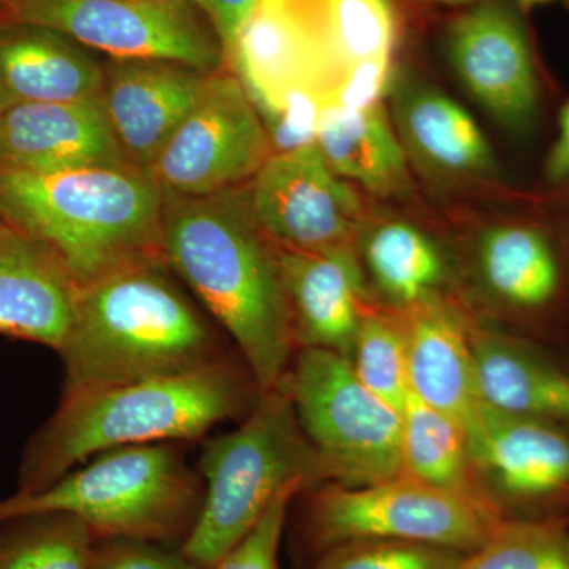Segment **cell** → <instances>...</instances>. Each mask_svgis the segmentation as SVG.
Masks as SVG:
<instances>
[{
  "mask_svg": "<svg viewBox=\"0 0 569 569\" xmlns=\"http://www.w3.org/2000/svg\"><path fill=\"white\" fill-rule=\"evenodd\" d=\"M395 37L389 0H260L230 61L266 129L302 137L343 92L388 81Z\"/></svg>",
  "mask_w": 569,
  "mask_h": 569,
  "instance_id": "obj_1",
  "label": "cell"
},
{
  "mask_svg": "<svg viewBox=\"0 0 569 569\" xmlns=\"http://www.w3.org/2000/svg\"><path fill=\"white\" fill-rule=\"evenodd\" d=\"M162 250L204 312L238 348L261 395L296 353L279 249L261 230L249 190L164 197Z\"/></svg>",
  "mask_w": 569,
  "mask_h": 569,
  "instance_id": "obj_2",
  "label": "cell"
},
{
  "mask_svg": "<svg viewBox=\"0 0 569 569\" xmlns=\"http://www.w3.org/2000/svg\"><path fill=\"white\" fill-rule=\"evenodd\" d=\"M222 329L173 280L167 261L130 266L78 291L56 353L62 395L186 376L234 356Z\"/></svg>",
  "mask_w": 569,
  "mask_h": 569,
  "instance_id": "obj_3",
  "label": "cell"
},
{
  "mask_svg": "<svg viewBox=\"0 0 569 569\" xmlns=\"http://www.w3.org/2000/svg\"><path fill=\"white\" fill-rule=\"evenodd\" d=\"M260 397L239 355L186 376L62 395L22 451L18 493L39 492L110 449L198 440L244 419Z\"/></svg>",
  "mask_w": 569,
  "mask_h": 569,
  "instance_id": "obj_4",
  "label": "cell"
},
{
  "mask_svg": "<svg viewBox=\"0 0 569 569\" xmlns=\"http://www.w3.org/2000/svg\"><path fill=\"white\" fill-rule=\"evenodd\" d=\"M164 194L138 167L0 173V213L56 254L78 287L164 261Z\"/></svg>",
  "mask_w": 569,
  "mask_h": 569,
  "instance_id": "obj_5",
  "label": "cell"
},
{
  "mask_svg": "<svg viewBox=\"0 0 569 569\" xmlns=\"http://www.w3.org/2000/svg\"><path fill=\"white\" fill-rule=\"evenodd\" d=\"M198 475L203 503L181 552L203 569H211L253 529L280 490L332 481L299 425L283 380L261 395L238 429L204 445Z\"/></svg>",
  "mask_w": 569,
  "mask_h": 569,
  "instance_id": "obj_6",
  "label": "cell"
},
{
  "mask_svg": "<svg viewBox=\"0 0 569 569\" xmlns=\"http://www.w3.org/2000/svg\"><path fill=\"white\" fill-rule=\"evenodd\" d=\"M203 493V481L187 466L181 443L138 445L100 452L39 492L3 498L0 523L24 516L69 515L97 538L167 545L189 537Z\"/></svg>",
  "mask_w": 569,
  "mask_h": 569,
  "instance_id": "obj_7",
  "label": "cell"
},
{
  "mask_svg": "<svg viewBox=\"0 0 569 569\" xmlns=\"http://www.w3.org/2000/svg\"><path fill=\"white\" fill-rule=\"evenodd\" d=\"M299 526L318 557L358 539H403L477 552L498 526L492 512L468 498L406 473L367 486L328 481L302 490Z\"/></svg>",
  "mask_w": 569,
  "mask_h": 569,
  "instance_id": "obj_8",
  "label": "cell"
},
{
  "mask_svg": "<svg viewBox=\"0 0 569 569\" xmlns=\"http://www.w3.org/2000/svg\"><path fill=\"white\" fill-rule=\"evenodd\" d=\"M283 383L332 481L367 486L403 473L402 417L359 381L346 356L301 348Z\"/></svg>",
  "mask_w": 569,
  "mask_h": 569,
  "instance_id": "obj_9",
  "label": "cell"
},
{
  "mask_svg": "<svg viewBox=\"0 0 569 569\" xmlns=\"http://www.w3.org/2000/svg\"><path fill=\"white\" fill-rule=\"evenodd\" d=\"M0 21L54 29L110 59H159L206 73L227 62L193 0H0Z\"/></svg>",
  "mask_w": 569,
  "mask_h": 569,
  "instance_id": "obj_10",
  "label": "cell"
},
{
  "mask_svg": "<svg viewBox=\"0 0 569 569\" xmlns=\"http://www.w3.org/2000/svg\"><path fill=\"white\" fill-rule=\"evenodd\" d=\"M272 153L244 84L238 74L220 70L146 171L164 197H209L252 181Z\"/></svg>",
  "mask_w": 569,
  "mask_h": 569,
  "instance_id": "obj_11",
  "label": "cell"
},
{
  "mask_svg": "<svg viewBox=\"0 0 569 569\" xmlns=\"http://www.w3.org/2000/svg\"><path fill=\"white\" fill-rule=\"evenodd\" d=\"M479 496L500 520L569 522V430L481 406L466 427Z\"/></svg>",
  "mask_w": 569,
  "mask_h": 569,
  "instance_id": "obj_12",
  "label": "cell"
},
{
  "mask_svg": "<svg viewBox=\"0 0 569 569\" xmlns=\"http://www.w3.org/2000/svg\"><path fill=\"white\" fill-rule=\"evenodd\" d=\"M249 198L261 230L280 249L353 244L361 201L316 142L272 153L249 182Z\"/></svg>",
  "mask_w": 569,
  "mask_h": 569,
  "instance_id": "obj_13",
  "label": "cell"
},
{
  "mask_svg": "<svg viewBox=\"0 0 569 569\" xmlns=\"http://www.w3.org/2000/svg\"><path fill=\"white\" fill-rule=\"evenodd\" d=\"M475 274L490 306L511 325L508 329L569 346V261L542 228H486L475 247Z\"/></svg>",
  "mask_w": 569,
  "mask_h": 569,
  "instance_id": "obj_14",
  "label": "cell"
},
{
  "mask_svg": "<svg viewBox=\"0 0 569 569\" xmlns=\"http://www.w3.org/2000/svg\"><path fill=\"white\" fill-rule=\"evenodd\" d=\"M449 61L471 96L505 129L529 132L539 111L537 61L522 7L482 0L452 22Z\"/></svg>",
  "mask_w": 569,
  "mask_h": 569,
  "instance_id": "obj_15",
  "label": "cell"
},
{
  "mask_svg": "<svg viewBox=\"0 0 569 569\" xmlns=\"http://www.w3.org/2000/svg\"><path fill=\"white\" fill-rule=\"evenodd\" d=\"M211 74L159 59L104 62L100 102L130 163L151 167L203 96Z\"/></svg>",
  "mask_w": 569,
  "mask_h": 569,
  "instance_id": "obj_16",
  "label": "cell"
},
{
  "mask_svg": "<svg viewBox=\"0 0 569 569\" xmlns=\"http://www.w3.org/2000/svg\"><path fill=\"white\" fill-rule=\"evenodd\" d=\"M482 406L569 430V346L471 318Z\"/></svg>",
  "mask_w": 569,
  "mask_h": 569,
  "instance_id": "obj_17",
  "label": "cell"
},
{
  "mask_svg": "<svg viewBox=\"0 0 569 569\" xmlns=\"http://www.w3.org/2000/svg\"><path fill=\"white\" fill-rule=\"evenodd\" d=\"M134 167L112 133L100 97L0 111V173L50 174Z\"/></svg>",
  "mask_w": 569,
  "mask_h": 569,
  "instance_id": "obj_18",
  "label": "cell"
},
{
  "mask_svg": "<svg viewBox=\"0 0 569 569\" xmlns=\"http://www.w3.org/2000/svg\"><path fill=\"white\" fill-rule=\"evenodd\" d=\"M277 249L296 351L320 348L350 359L367 309V279L355 244Z\"/></svg>",
  "mask_w": 569,
  "mask_h": 569,
  "instance_id": "obj_19",
  "label": "cell"
},
{
  "mask_svg": "<svg viewBox=\"0 0 569 569\" xmlns=\"http://www.w3.org/2000/svg\"><path fill=\"white\" fill-rule=\"evenodd\" d=\"M397 316L406 337L410 395L467 427L482 406L471 317L441 293L397 310Z\"/></svg>",
  "mask_w": 569,
  "mask_h": 569,
  "instance_id": "obj_20",
  "label": "cell"
},
{
  "mask_svg": "<svg viewBox=\"0 0 569 569\" xmlns=\"http://www.w3.org/2000/svg\"><path fill=\"white\" fill-rule=\"evenodd\" d=\"M78 287L48 247L0 228V335L58 351L69 335Z\"/></svg>",
  "mask_w": 569,
  "mask_h": 569,
  "instance_id": "obj_21",
  "label": "cell"
},
{
  "mask_svg": "<svg viewBox=\"0 0 569 569\" xmlns=\"http://www.w3.org/2000/svg\"><path fill=\"white\" fill-rule=\"evenodd\" d=\"M103 78L104 62L66 33L0 21V111L96 99Z\"/></svg>",
  "mask_w": 569,
  "mask_h": 569,
  "instance_id": "obj_22",
  "label": "cell"
},
{
  "mask_svg": "<svg viewBox=\"0 0 569 569\" xmlns=\"http://www.w3.org/2000/svg\"><path fill=\"white\" fill-rule=\"evenodd\" d=\"M392 116L406 152L432 173L490 176L496 171V157L478 123L437 89L400 82Z\"/></svg>",
  "mask_w": 569,
  "mask_h": 569,
  "instance_id": "obj_23",
  "label": "cell"
},
{
  "mask_svg": "<svg viewBox=\"0 0 569 569\" xmlns=\"http://www.w3.org/2000/svg\"><path fill=\"white\" fill-rule=\"evenodd\" d=\"M313 142L331 170L346 181L377 194L406 187L407 152L380 102L325 108Z\"/></svg>",
  "mask_w": 569,
  "mask_h": 569,
  "instance_id": "obj_24",
  "label": "cell"
},
{
  "mask_svg": "<svg viewBox=\"0 0 569 569\" xmlns=\"http://www.w3.org/2000/svg\"><path fill=\"white\" fill-rule=\"evenodd\" d=\"M366 279L391 309L402 310L440 295L448 266L429 236L407 222L378 224L359 249Z\"/></svg>",
  "mask_w": 569,
  "mask_h": 569,
  "instance_id": "obj_25",
  "label": "cell"
},
{
  "mask_svg": "<svg viewBox=\"0 0 569 569\" xmlns=\"http://www.w3.org/2000/svg\"><path fill=\"white\" fill-rule=\"evenodd\" d=\"M400 417L403 473L432 488L468 498L490 511L475 481L466 427L413 395L408 396Z\"/></svg>",
  "mask_w": 569,
  "mask_h": 569,
  "instance_id": "obj_26",
  "label": "cell"
},
{
  "mask_svg": "<svg viewBox=\"0 0 569 569\" xmlns=\"http://www.w3.org/2000/svg\"><path fill=\"white\" fill-rule=\"evenodd\" d=\"M97 535L69 515L0 523V569H89Z\"/></svg>",
  "mask_w": 569,
  "mask_h": 569,
  "instance_id": "obj_27",
  "label": "cell"
},
{
  "mask_svg": "<svg viewBox=\"0 0 569 569\" xmlns=\"http://www.w3.org/2000/svg\"><path fill=\"white\" fill-rule=\"evenodd\" d=\"M348 361L369 391L402 413L410 385L406 337L397 310L380 312L367 306Z\"/></svg>",
  "mask_w": 569,
  "mask_h": 569,
  "instance_id": "obj_28",
  "label": "cell"
},
{
  "mask_svg": "<svg viewBox=\"0 0 569 569\" xmlns=\"http://www.w3.org/2000/svg\"><path fill=\"white\" fill-rule=\"evenodd\" d=\"M460 569H569V522L501 520Z\"/></svg>",
  "mask_w": 569,
  "mask_h": 569,
  "instance_id": "obj_29",
  "label": "cell"
},
{
  "mask_svg": "<svg viewBox=\"0 0 569 569\" xmlns=\"http://www.w3.org/2000/svg\"><path fill=\"white\" fill-rule=\"evenodd\" d=\"M466 557L429 542L358 539L326 550L313 569H460Z\"/></svg>",
  "mask_w": 569,
  "mask_h": 569,
  "instance_id": "obj_30",
  "label": "cell"
},
{
  "mask_svg": "<svg viewBox=\"0 0 569 569\" xmlns=\"http://www.w3.org/2000/svg\"><path fill=\"white\" fill-rule=\"evenodd\" d=\"M302 490L306 489L301 485H290L280 490L253 529L211 569H280V539L288 509Z\"/></svg>",
  "mask_w": 569,
  "mask_h": 569,
  "instance_id": "obj_31",
  "label": "cell"
},
{
  "mask_svg": "<svg viewBox=\"0 0 569 569\" xmlns=\"http://www.w3.org/2000/svg\"><path fill=\"white\" fill-rule=\"evenodd\" d=\"M89 569H203L181 550L137 538H97Z\"/></svg>",
  "mask_w": 569,
  "mask_h": 569,
  "instance_id": "obj_32",
  "label": "cell"
},
{
  "mask_svg": "<svg viewBox=\"0 0 569 569\" xmlns=\"http://www.w3.org/2000/svg\"><path fill=\"white\" fill-rule=\"evenodd\" d=\"M222 43L224 56L230 59L247 21L252 17L260 0H193Z\"/></svg>",
  "mask_w": 569,
  "mask_h": 569,
  "instance_id": "obj_33",
  "label": "cell"
},
{
  "mask_svg": "<svg viewBox=\"0 0 569 569\" xmlns=\"http://www.w3.org/2000/svg\"><path fill=\"white\" fill-rule=\"evenodd\" d=\"M545 176L553 186L569 181V102L560 112L559 133L546 159Z\"/></svg>",
  "mask_w": 569,
  "mask_h": 569,
  "instance_id": "obj_34",
  "label": "cell"
},
{
  "mask_svg": "<svg viewBox=\"0 0 569 569\" xmlns=\"http://www.w3.org/2000/svg\"><path fill=\"white\" fill-rule=\"evenodd\" d=\"M522 9H530V7L542 6V3H552V2H561L568 3L569 0H516Z\"/></svg>",
  "mask_w": 569,
  "mask_h": 569,
  "instance_id": "obj_35",
  "label": "cell"
},
{
  "mask_svg": "<svg viewBox=\"0 0 569 569\" xmlns=\"http://www.w3.org/2000/svg\"><path fill=\"white\" fill-rule=\"evenodd\" d=\"M433 2L445 3V6H467V3H471L473 0H433Z\"/></svg>",
  "mask_w": 569,
  "mask_h": 569,
  "instance_id": "obj_36",
  "label": "cell"
},
{
  "mask_svg": "<svg viewBox=\"0 0 569 569\" xmlns=\"http://www.w3.org/2000/svg\"><path fill=\"white\" fill-rule=\"evenodd\" d=\"M3 223H6V220H3L2 213H0V228L3 227Z\"/></svg>",
  "mask_w": 569,
  "mask_h": 569,
  "instance_id": "obj_37",
  "label": "cell"
}]
</instances>
